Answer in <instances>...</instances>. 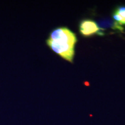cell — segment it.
<instances>
[{"instance_id":"obj_3","label":"cell","mask_w":125,"mask_h":125,"mask_svg":"<svg viewBox=\"0 0 125 125\" xmlns=\"http://www.w3.org/2000/svg\"><path fill=\"white\" fill-rule=\"evenodd\" d=\"M97 24L101 30L109 29V28L120 31H122L123 30V27L122 26L117 24L114 20L110 19L109 18L101 19L97 21Z\"/></svg>"},{"instance_id":"obj_4","label":"cell","mask_w":125,"mask_h":125,"mask_svg":"<svg viewBox=\"0 0 125 125\" xmlns=\"http://www.w3.org/2000/svg\"><path fill=\"white\" fill-rule=\"evenodd\" d=\"M114 21L119 26L125 25V6H120L115 9L112 13Z\"/></svg>"},{"instance_id":"obj_2","label":"cell","mask_w":125,"mask_h":125,"mask_svg":"<svg viewBox=\"0 0 125 125\" xmlns=\"http://www.w3.org/2000/svg\"><path fill=\"white\" fill-rule=\"evenodd\" d=\"M79 32L84 37H90L94 34L103 35L97 23L90 19L83 20L79 23Z\"/></svg>"},{"instance_id":"obj_1","label":"cell","mask_w":125,"mask_h":125,"mask_svg":"<svg viewBox=\"0 0 125 125\" xmlns=\"http://www.w3.org/2000/svg\"><path fill=\"white\" fill-rule=\"evenodd\" d=\"M76 42L75 34L67 27L53 30L46 41V45L52 51L71 62H73L75 56Z\"/></svg>"}]
</instances>
